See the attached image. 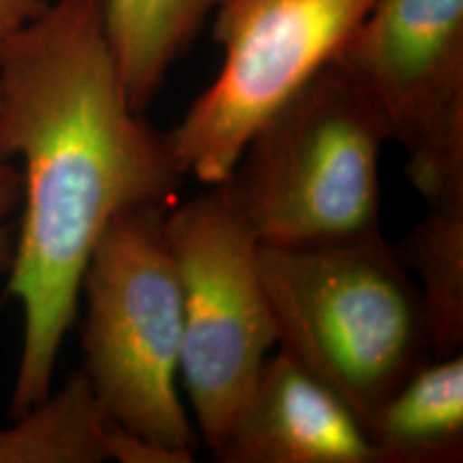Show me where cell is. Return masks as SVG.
I'll list each match as a JSON object with an SVG mask.
<instances>
[{
	"label": "cell",
	"instance_id": "1",
	"mask_svg": "<svg viewBox=\"0 0 463 463\" xmlns=\"http://www.w3.org/2000/svg\"><path fill=\"white\" fill-rule=\"evenodd\" d=\"M0 159L20 161L7 294L22 309L11 416L48 395L97 241L120 213L174 206L184 174L129 103L103 0H48L0 62Z\"/></svg>",
	"mask_w": 463,
	"mask_h": 463
},
{
	"label": "cell",
	"instance_id": "2",
	"mask_svg": "<svg viewBox=\"0 0 463 463\" xmlns=\"http://www.w3.org/2000/svg\"><path fill=\"white\" fill-rule=\"evenodd\" d=\"M260 270L277 347L363 427L433 358L419 288L380 228L316 245H260Z\"/></svg>",
	"mask_w": 463,
	"mask_h": 463
},
{
	"label": "cell",
	"instance_id": "3",
	"mask_svg": "<svg viewBox=\"0 0 463 463\" xmlns=\"http://www.w3.org/2000/svg\"><path fill=\"white\" fill-rule=\"evenodd\" d=\"M384 129L337 58L260 125L215 184L260 245L344 241L380 228Z\"/></svg>",
	"mask_w": 463,
	"mask_h": 463
},
{
	"label": "cell",
	"instance_id": "4",
	"mask_svg": "<svg viewBox=\"0 0 463 463\" xmlns=\"http://www.w3.org/2000/svg\"><path fill=\"white\" fill-rule=\"evenodd\" d=\"M167 208L120 213L92 249L80 288L82 369L127 431L189 463L200 436L178 391L183 298L165 239Z\"/></svg>",
	"mask_w": 463,
	"mask_h": 463
},
{
	"label": "cell",
	"instance_id": "5",
	"mask_svg": "<svg viewBox=\"0 0 463 463\" xmlns=\"http://www.w3.org/2000/svg\"><path fill=\"white\" fill-rule=\"evenodd\" d=\"M165 239L183 298L181 382L215 453L277 345L260 241L217 187L167 208Z\"/></svg>",
	"mask_w": 463,
	"mask_h": 463
},
{
	"label": "cell",
	"instance_id": "6",
	"mask_svg": "<svg viewBox=\"0 0 463 463\" xmlns=\"http://www.w3.org/2000/svg\"><path fill=\"white\" fill-rule=\"evenodd\" d=\"M373 0H223L213 11L222 71L167 142L184 176L215 187L245 144L328 67Z\"/></svg>",
	"mask_w": 463,
	"mask_h": 463
},
{
	"label": "cell",
	"instance_id": "7",
	"mask_svg": "<svg viewBox=\"0 0 463 463\" xmlns=\"http://www.w3.org/2000/svg\"><path fill=\"white\" fill-rule=\"evenodd\" d=\"M337 62L427 206L463 200V0H373Z\"/></svg>",
	"mask_w": 463,
	"mask_h": 463
},
{
	"label": "cell",
	"instance_id": "8",
	"mask_svg": "<svg viewBox=\"0 0 463 463\" xmlns=\"http://www.w3.org/2000/svg\"><path fill=\"white\" fill-rule=\"evenodd\" d=\"M213 457L223 463H378L344 399L279 347Z\"/></svg>",
	"mask_w": 463,
	"mask_h": 463
},
{
	"label": "cell",
	"instance_id": "9",
	"mask_svg": "<svg viewBox=\"0 0 463 463\" xmlns=\"http://www.w3.org/2000/svg\"><path fill=\"white\" fill-rule=\"evenodd\" d=\"M0 430V463H183L127 431L78 369Z\"/></svg>",
	"mask_w": 463,
	"mask_h": 463
},
{
	"label": "cell",
	"instance_id": "10",
	"mask_svg": "<svg viewBox=\"0 0 463 463\" xmlns=\"http://www.w3.org/2000/svg\"><path fill=\"white\" fill-rule=\"evenodd\" d=\"M378 463H455L463 455V354L430 358L364 425Z\"/></svg>",
	"mask_w": 463,
	"mask_h": 463
},
{
	"label": "cell",
	"instance_id": "11",
	"mask_svg": "<svg viewBox=\"0 0 463 463\" xmlns=\"http://www.w3.org/2000/svg\"><path fill=\"white\" fill-rule=\"evenodd\" d=\"M223 0H103L106 31L127 97L146 112L174 62Z\"/></svg>",
	"mask_w": 463,
	"mask_h": 463
},
{
	"label": "cell",
	"instance_id": "12",
	"mask_svg": "<svg viewBox=\"0 0 463 463\" xmlns=\"http://www.w3.org/2000/svg\"><path fill=\"white\" fill-rule=\"evenodd\" d=\"M419 288L431 356L459 354L463 347V200L430 206L397 249Z\"/></svg>",
	"mask_w": 463,
	"mask_h": 463
},
{
	"label": "cell",
	"instance_id": "13",
	"mask_svg": "<svg viewBox=\"0 0 463 463\" xmlns=\"http://www.w3.org/2000/svg\"><path fill=\"white\" fill-rule=\"evenodd\" d=\"M22 204V176L14 161L0 159V275L14 260L17 213Z\"/></svg>",
	"mask_w": 463,
	"mask_h": 463
},
{
	"label": "cell",
	"instance_id": "14",
	"mask_svg": "<svg viewBox=\"0 0 463 463\" xmlns=\"http://www.w3.org/2000/svg\"><path fill=\"white\" fill-rule=\"evenodd\" d=\"M48 5V0H0V62L11 39L33 22Z\"/></svg>",
	"mask_w": 463,
	"mask_h": 463
}]
</instances>
